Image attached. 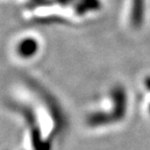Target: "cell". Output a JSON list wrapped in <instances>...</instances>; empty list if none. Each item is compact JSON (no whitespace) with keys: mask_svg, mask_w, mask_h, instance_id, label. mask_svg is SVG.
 <instances>
[{"mask_svg":"<svg viewBox=\"0 0 150 150\" xmlns=\"http://www.w3.org/2000/svg\"><path fill=\"white\" fill-rule=\"evenodd\" d=\"M37 51V44H35V41L33 40H28L24 41L22 43L21 47H20V52L22 53V55L24 56H29L33 55Z\"/></svg>","mask_w":150,"mask_h":150,"instance_id":"6da1fadb","label":"cell"}]
</instances>
